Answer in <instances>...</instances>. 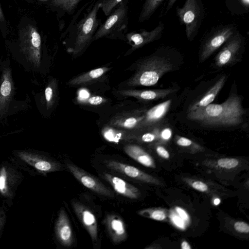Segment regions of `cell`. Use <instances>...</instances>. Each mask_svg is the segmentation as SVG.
Here are the masks:
<instances>
[{
	"mask_svg": "<svg viewBox=\"0 0 249 249\" xmlns=\"http://www.w3.org/2000/svg\"><path fill=\"white\" fill-rule=\"evenodd\" d=\"M245 113L241 99L233 93L223 103L210 104L203 108L188 112L187 118L204 125L232 126L243 122Z\"/></svg>",
	"mask_w": 249,
	"mask_h": 249,
	"instance_id": "obj_1",
	"label": "cell"
},
{
	"mask_svg": "<svg viewBox=\"0 0 249 249\" xmlns=\"http://www.w3.org/2000/svg\"><path fill=\"white\" fill-rule=\"evenodd\" d=\"M172 50L162 47L155 53L143 60L138 65L134 74L129 79L130 86H151L156 85L166 73L174 69L168 57Z\"/></svg>",
	"mask_w": 249,
	"mask_h": 249,
	"instance_id": "obj_2",
	"label": "cell"
},
{
	"mask_svg": "<svg viewBox=\"0 0 249 249\" xmlns=\"http://www.w3.org/2000/svg\"><path fill=\"white\" fill-rule=\"evenodd\" d=\"M19 50L27 60L35 67H40L42 39L37 27L31 19H22L18 27L17 40Z\"/></svg>",
	"mask_w": 249,
	"mask_h": 249,
	"instance_id": "obj_3",
	"label": "cell"
},
{
	"mask_svg": "<svg viewBox=\"0 0 249 249\" xmlns=\"http://www.w3.org/2000/svg\"><path fill=\"white\" fill-rule=\"evenodd\" d=\"M96 31L92 41L102 37L126 40L128 31V0H123L109 14Z\"/></svg>",
	"mask_w": 249,
	"mask_h": 249,
	"instance_id": "obj_4",
	"label": "cell"
},
{
	"mask_svg": "<svg viewBox=\"0 0 249 249\" xmlns=\"http://www.w3.org/2000/svg\"><path fill=\"white\" fill-rule=\"evenodd\" d=\"M101 9V0H98L84 17L76 24L74 31V41L71 52L74 55L85 51L92 42L93 36L101 24L97 13Z\"/></svg>",
	"mask_w": 249,
	"mask_h": 249,
	"instance_id": "obj_5",
	"label": "cell"
},
{
	"mask_svg": "<svg viewBox=\"0 0 249 249\" xmlns=\"http://www.w3.org/2000/svg\"><path fill=\"white\" fill-rule=\"evenodd\" d=\"M180 23L184 25L187 38L190 41L197 36L202 24L205 10L202 0H185L183 5L176 7Z\"/></svg>",
	"mask_w": 249,
	"mask_h": 249,
	"instance_id": "obj_6",
	"label": "cell"
},
{
	"mask_svg": "<svg viewBox=\"0 0 249 249\" xmlns=\"http://www.w3.org/2000/svg\"><path fill=\"white\" fill-rule=\"evenodd\" d=\"M233 24L219 25L207 33L200 45V60L203 62L222 47L237 31Z\"/></svg>",
	"mask_w": 249,
	"mask_h": 249,
	"instance_id": "obj_7",
	"label": "cell"
},
{
	"mask_svg": "<svg viewBox=\"0 0 249 249\" xmlns=\"http://www.w3.org/2000/svg\"><path fill=\"white\" fill-rule=\"evenodd\" d=\"M245 44L244 36L237 31L223 46L215 57V63L218 67L229 65L233 62L243 51Z\"/></svg>",
	"mask_w": 249,
	"mask_h": 249,
	"instance_id": "obj_8",
	"label": "cell"
},
{
	"mask_svg": "<svg viewBox=\"0 0 249 249\" xmlns=\"http://www.w3.org/2000/svg\"><path fill=\"white\" fill-rule=\"evenodd\" d=\"M164 28V23L160 21L158 25L150 31L141 29L139 32H131L126 34V40L131 46L128 52L130 53L159 39L162 36Z\"/></svg>",
	"mask_w": 249,
	"mask_h": 249,
	"instance_id": "obj_9",
	"label": "cell"
},
{
	"mask_svg": "<svg viewBox=\"0 0 249 249\" xmlns=\"http://www.w3.org/2000/svg\"><path fill=\"white\" fill-rule=\"evenodd\" d=\"M67 167L73 176L84 186L103 196L113 197V194L107 188L91 175L77 166L68 163Z\"/></svg>",
	"mask_w": 249,
	"mask_h": 249,
	"instance_id": "obj_10",
	"label": "cell"
},
{
	"mask_svg": "<svg viewBox=\"0 0 249 249\" xmlns=\"http://www.w3.org/2000/svg\"><path fill=\"white\" fill-rule=\"evenodd\" d=\"M14 92V84L11 69H3L0 81V115L4 114L9 106Z\"/></svg>",
	"mask_w": 249,
	"mask_h": 249,
	"instance_id": "obj_11",
	"label": "cell"
},
{
	"mask_svg": "<svg viewBox=\"0 0 249 249\" xmlns=\"http://www.w3.org/2000/svg\"><path fill=\"white\" fill-rule=\"evenodd\" d=\"M107 166L130 178L142 181L159 184L160 182L152 176L142 172L135 167L120 162L111 160L107 163Z\"/></svg>",
	"mask_w": 249,
	"mask_h": 249,
	"instance_id": "obj_12",
	"label": "cell"
},
{
	"mask_svg": "<svg viewBox=\"0 0 249 249\" xmlns=\"http://www.w3.org/2000/svg\"><path fill=\"white\" fill-rule=\"evenodd\" d=\"M74 210L89 233L93 241L97 239L98 227L96 217L92 212L84 205L77 203H72Z\"/></svg>",
	"mask_w": 249,
	"mask_h": 249,
	"instance_id": "obj_13",
	"label": "cell"
},
{
	"mask_svg": "<svg viewBox=\"0 0 249 249\" xmlns=\"http://www.w3.org/2000/svg\"><path fill=\"white\" fill-rule=\"evenodd\" d=\"M177 89L174 88L150 90L125 89L118 92L125 96H131L142 100H157L163 99L174 92Z\"/></svg>",
	"mask_w": 249,
	"mask_h": 249,
	"instance_id": "obj_14",
	"label": "cell"
},
{
	"mask_svg": "<svg viewBox=\"0 0 249 249\" xmlns=\"http://www.w3.org/2000/svg\"><path fill=\"white\" fill-rule=\"evenodd\" d=\"M105 223L113 243L118 244L126 238L127 232L125 225L121 217L116 215L109 214L106 217Z\"/></svg>",
	"mask_w": 249,
	"mask_h": 249,
	"instance_id": "obj_15",
	"label": "cell"
},
{
	"mask_svg": "<svg viewBox=\"0 0 249 249\" xmlns=\"http://www.w3.org/2000/svg\"><path fill=\"white\" fill-rule=\"evenodd\" d=\"M56 236L60 242L64 246L70 247L72 243V229L64 210H61L59 213L55 226Z\"/></svg>",
	"mask_w": 249,
	"mask_h": 249,
	"instance_id": "obj_16",
	"label": "cell"
},
{
	"mask_svg": "<svg viewBox=\"0 0 249 249\" xmlns=\"http://www.w3.org/2000/svg\"><path fill=\"white\" fill-rule=\"evenodd\" d=\"M105 179L109 183L113 188L119 194L131 199H136L140 196L139 190L135 186L126 182L122 178L106 173Z\"/></svg>",
	"mask_w": 249,
	"mask_h": 249,
	"instance_id": "obj_17",
	"label": "cell"
},
{
	"mask_svg": "<svg viewBox=\"0 0 249 249\" xmlns=\"http://www.w3.org/2000/svg\"><path fill=\"white\" fill-rule=\"evenodd\" d=\"M171 102V100H168L151 108L144 115L139 127H147L159 122L167 112Z\"/></svg>",
	"mask_w": 249,
	"mask_h": 249,
	"instance_id": "obj_18",
	"label": "cell"
},
{
	"mask_svg": "<svg viewBox=\"0 0 249 249\" xmlns=\"http://www.w3.org/2000/svg\"><path fill=\"white\" fill-rule=\"evenodd\" d=\"M226 80L225 75L221 76L202 97L196 100L189 107L188 112L203 108L211 104L223 88Z\"/></svg>",
	"mask_w": 249,
	"mask_h": 249,
	"instance_id": "obj_19",
	"label": "cell"
},
{
	"mask_svg": "<svg viewBox=\"0 0 249 249\" xmlns=\"http://www.w3.org/2000/svg\"><path fill=\"white\" fill-rule=\"evenodd\" d=\"M18 155L21 159L33 166L38 171L49 172L58 169V166L55 163L30 153L21 152L19 153Z\"/></svg>",
	"mask_w": 249,
	"mask_h": 249,
	"instance_id": "obj_20",
	"label": "cell"
},
{
	"mask_svg": "<svg viewBox=\"0 0 249 249\" xmlns=\"http://www.w3.org/2000/svg\"><path fill=\"white\" fill-rule=\"evenodd\" d=\"M124 151L130 158L140 164L148 167L155 168V164L152 157L142 148L136 145H127Z\"/></svg>",
	"mask_w": 249,
	"mask_h": 249,
	"instance_id": "obj_21",
	"label": "cell"
},
{
	"mask_svg": "<svg viewBox=\"0 0 249 249\" xmlns=\"http://www.w3.org/2000/svg\"><path fill=\"white\" fill-rule=\"evenodd\" d=\"M81 0H50L49 7L60 15H71Z\"/></svg>",
	"mask_w": 249,
	"mask_h": 249,
	"instance_id": "obj_22",
	"label": "cell"
},
{
	"mask_svg": "<svg viewBox=\"0 0 249 249\" xmlns=\"http://www.w3.org/2000/svg\"><path fill=\"white\" fill-rule=\"evenodd\" d=\"M109 70L108 67H101L92 70L79 76L75 77L68 82L71 85L87 84L101 77Z\"/></svg>",
	"mask_w": 249,
	"mask_h": 249,
	"instance_id": "obj_23",
	"label": "cell"
},
{
	"mask_svg": "<svg viewBox=\"0 0 249 249\" xmlns=\"http://www.w3.org/2000/svg\"><path fill=\"white\" fill-rule=\"evenodd\" d=\"M164 0H144L139 16V21L148 20L161 5Z\"/></svg>",
	"mask_w": 249,
	"mask_h": 249,
	"instance_id": "obj_24",
	"label": "cell"
},
{
	"mask_svg": "<svg viewBox=\"0 0 249 249\" xmlns=\"http://www.w3.org/2000/svg\"><path fill=\"white\" fill-rule=\"evenodd\" d=\"M227 8L232 15H242L249 12V0H225Z\"/></svg>",
	"mask_w": 249,
	"mask_h": 249,
	"instance_id": "obj_25",
	"label": "cell"
},
{
	"mask_svg": "<svg viewBox=\"0 0 249 249\" xmlns=\"http://www.w3.org/2000/svg\"><path fill=\"white\" fill-rule=\"evenodd\" d=\"M144 115L141 116H126L113 120L112 124L127 129L139 127L143 119Z\"/></svg>",
	"mask_w": 249,
	"mask_h": 249,
	"instance_id": "obj_26",
	"label": "cell"
},
{
	"mask_svg": "<svg viewBox=\"0 0 249 249\" xmlns=\"http://www.w3.org/2000/svg\"><path fill=\"white\" fill-rule=\"evenodd\" d=\"M11 174L5 166L0 170V192L4 196L10 194V186L11 185Z\"/></svg>",
	"mask_w": 249,
	"mask_h": 249,
	"instance_id": "obj_27",
	"label": "cell"
},
{
	"mask_svg": "<svg viewBox=\"0 0 249 249\" xmlns=\"http://www.w3.org/2000/svg\"><path fill=\"white\" fill-rule=\"evenodd\" d=\"M138 214L156 220L162 221L166 218L164 211L160 209H148L139 211Z\"/></svg>",
	"mask_w": 249,
	"mask_h": 249,
	"instance_id": "obj_28",
	"label": "cell"
},
{
	"mask_svg": "<svg viewBox=\"0 0 249 249\" xmlns=\"http://www.w3.org/2000/svg\"><path fill=\"white\" fill-rule=\"evenodd\" d=\"M101 9L106 16H108L123 0H100Z\"/></svg>",
	"mask_w": 249,
	"mask_h": 249,
	"instance_id": "obj_29",
	"label": "cell"
},
{
	"mask_svg": "<svg viewBox=\"0 0 249 249\" xmlns=\"http://www.w3.org/2000/svg\"><path fill=\"white\" fill-rule=\"evenodd\" d=\"M44 95L47 108H49L53 103L54 97V89L53 84L50 83L47 86Z\"/></svg>",
	"mask_w": 249,
	"mask_h": 249,
	"instance_id": "obj_30",
	"label": "cell"
},
{
	"mask_svg": "<svg viewBox=\"0 0 249 249\" xmlns=\"http://www.w3.org/2000/svg\"><path fill=\"white\" fill-rule=\"evenodd\" d=\"M238 163V160L233 158H222L217 161V164L220 167L227 169L234 168Z\"/></svg>",
	"mask_w": 249,
	"mask_h": 249,
	"instance_id": "obj_31",
	"label": "cell"
},
{
	"mask_svg": "<svg viewBox=\"0 0 249 249\" xmlns=\"http://www.w3.org/2000/svg\"><path fill=\"white\" fill-rule=\"evenodd\" d=\"M0 31L3 37L5 38L9 32V26L8 21L5 17L0 4Z\"/></svg>",
	"mask_w": 249,
	"mask_h": 249,
	"instance_id": "obj_32",
	"label": "cell"
},
{
	"mask_svg": "<svg viewBox=\"0 0 249 249\" xmlns=\"http://www.w3.org/2000/svg\"><path fill=\"white\" fill-rule=\"evenodd\" d=\"M235 230L240 232L248 233L249 232V225L248 224L242 222L238 221L234 224Z\"/></svg>",
	"mask_w": 249,
	"mask_h": 249,
	"instance_id": "obj_33",
	"label": "cell"
},
{
	"mask_svg": "<svg viewBox=\"0 0 249 249\" xmlns=\"http://www.w3.org/2000/svg\"><path fill=\"white\" fill-rule=\"evenodd\" d=\"M105 99L101 96H93L87 99V103L91 105H99L105 102Z\"/></svg>",
	"mask_w": 249,
	"mask_h": 249,
	"instance_id": "obj_34",
	"label": "cell"
},
{
	"mask_svg": "<svg viewBox=\"0 0 249 249\" xmlns=\"http://www.w3.org/2000/svg\"><path fill=\"white\" fill-rule=\"evenodd\" d=\"M176 142L178 145L183 147L189 146L193 143L191 140L181 136H177Z\"/></svg>",
	"mask_w": 249,
	"mask_h": 249,
	"instance_id": "obj_35",
	"label": "cell"
},
{
	"mask_svg": "<svg viewBox=\"0 0 249 249\" xmlns=\"http://www.w3.org/2000/svg\"><path fill=\"white\" fill-rule=\"evenodd\" d=\"M192 186L195 189L200 192H206L208 190V186L201 181H194L192 183Z\"/></svg>",
	"mask_w": 249,
	"mask_h": 249,
	"instance_id": "obj_36",
	"label": "cell"
},
{
	"mask_svg": "<svg viewBox=\"0 0 249 249\" xmlns=\"http://www.w3.org/2000/svg\"><path fill=\"white\" fill-rule=\"evenodd\" d=\"M157 137V133L155 132H148L143 134L141 140L144 142H151L154 141Z\"/></svg>",
	"mask_w": 249,
	"mask_h": 249,
	"instance_id": "obj_37",
	"label": "cell"
},
{
	"mask_svg": "<svg viewBox=\"0 0 249 249\" xmlns=\"http://www.w3.org/2000/svg\"><path fill=\"white\" fill-rule=\"evenodd\" d=\"M156 151L158 155L164 159H168L170 155L168 151H167L163 146H158L156 148Z\"/></svg>",
	"mask_w": 249,
	"mask_h": 249,
	"instance_id": "obj_38",
	"label": "cell"
},
{
	"mask_svg": "<svg viewBox=\"0 0 249 249\" xmlns=\"http://www.w3.org/2000/svg\"><path fill=\"white\" fill-rule=\"evenodd\" d=\"M172 136V130L169 128L163 129L160 133L161 138L164 140H169Z\"/></svg>",
	"mask_w": 249,
	"mask_h": 249,
	"instance_id": "obj_39",
	"label": "cell"
},
{
	"mask_svg": "<svg viewBox=\"0 0 249 249\" xmlns=\"http://www.w3.org/2000/svg\"><path fill=\"white\" fill-rule=\"evenodd\" d=\"M181 217H178L176 215H173L172 216V220L174 224L179 228L184 229L185 225Z\"/></svg>",
	"mask_w": 249,
	"mask_h": 249,
	"instance_id": "obj_40",
	"label": "cell"
},
{
	"mask_svg": "<svg viewBox=\"0 0 249 249\" xmlns=\"http://www.w3.org/2000/svg\"><path fill=\"white\" fill-rule=\"evenodd\" d=\"M176 210L182 220L185 221L189 220V216L183 209L179 207H176Z\"/></svg>",
	"mask_w": 249,
	"mask_h": 249,
	"instance_id": "obj_41",
	"label": "cell"
},
{
	"mask_svg": "<svg viewBox=\"0 0 249 249\" xmlns=\"http://www.w3.org/2000/svg\"><path fill=\"white\" fill-rule=\"evenodd\" d=\"M177 0H168L166 9L164 11L163 15H166L170 10L172 8L175 2Z\"/></svg>",
	"mask_w": 249,
	"mask_h": 249,
	"instance_id": "obj_42",
	"label": "cell"
},
{
	"mask_svg": "<svg viewBox=\"0 0 249 249\" xmlns=\"http://www.w3.org/2000/svg\"><path fill=\"white\" fill-rule=\"evenodd\" d=\"M181 247L182 249H191V247L188 244V243L185 241H184L182 242L181 245Z\"/></svg>",
	"mask_w": 249,
	"mask_h": 249,
	"instance_id": "obj_43",
	"label": "cell"
},
{
	"mask_svg": "<svg viewBox=\"0 0 249 249\" xmlns=\"http://www.w3.org/2000/svg\"><path fill=\"white\" fill-rule=\"evenodd\" d=\"M220 202V200L219 198H215L214 201L213 203L215 205H218Z\"/></svg>",
	"mask_w": 249,
	"mask_h": 249,
	"instance_id": "obj_44",
	"label": "cell"
}]
</instances>
